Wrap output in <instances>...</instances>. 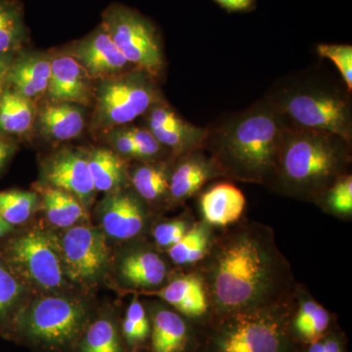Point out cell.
Wrapping results in <instances>:
<instances>
[{"label":"cell","mask_w":352,"mask_h":352,"mask_svg":"<svg viewBox=\"0 0 352 352\" xmlns=\"http://www.w3.org/2000/svg\"><path fill=\"white\" fill-rule=\"evenodd\" d=\"M206 258L201 279L212 315L273 307L293 298V272L270 226L236 227L210 245Z\"/></svg>","instance_id":"cell-1"},{"label":"cell","mask_w":352,"mask_h":352,"mask_svg":"<svg viewBox=\"0 0 352 352\" xmlns=\"http://www.w3.org/2000/svg\"><path fill=\"white\" fill-rule=\"evenodd\" d=\"M291 124L265 96L208 126L203 149L226 179L270 187Z\"/></svg>","instance_id":"cell-2"},{"label":"cell","mask_w":352,"mask_h":352,"mask_svg":"<svg viewBox=\"0 0 352 352\" xmlns=\"http://www.w3.org/2000/svg\"><path fill=\"white\" fill-rule=\"evenodd\" d=\"M351 147V143L330 132L289 127L270 188L281 195L318 203L333 183L349 173Z\"/></svg>","instance_id":"cell-3"},{"label":"cell","mask_w":352,"mask_h":352,"mask_svg":"<svg viewBox=\"0 0 352 352\" xmlns=\"http://www.w3.org/2000/svg\"><path fill=\"white\" fill-rule=\"evenodd\" d=\"M291 126L330 132L352 144L351 92L315 71L282 78L265 95Z\"/></svg>","instance_id":"cell-4"},{"label":"cell","mask_w":352,"mask_h":352,"mask_svg":"<svg viewBox=\"0 0 352 352\" xmlns=\"http://www.w3.org/2000/svg\"><path fill=\"white\" fill-rule=\"evenodd\" d=\"M291 300L273 307L210 315L197 327L194 352H298L289 333Z\"/></svg>","instance_id":"cell-5"},{"label":"cell","mask_w":352,"mask_h":352,"mask_svg":"<svg viewBox=\"0 0 352 352\" xmlns=\"http://www.w3.org/2000/svg\"><path fill=\"white\" fill-rule=\"evenodd\" d=\"M90 320L80 300L46 296L20 310L11 335L41 352H73Z\"/></svg>","instance_id":"cell-6"},{"label":"cell","mask_w":352,"mask_h":352,"mask_svg":"<svg viewBox=\"0 0 352 352\" xmlns=\"http://www.w3.org/2000/svg\"><path fill=\"white\" fill-rule=\"evenodd\" d=\"M159 80L143 69L133 68L99 80L94 89L91 126L108 132L129 126L164 100Z\"/></svg>","instance_id":"cell-7"},{"label":"cell","mask_w":352,"mask_h":352,"mask_svg":"<svg viewBox=\"0 0 352 352\" xmlns=\"http://www.w3.org/2000/svg\"><path fill=\"white\" fill-rule=\"evenodd\" d=\"M105 28L122 54L134 67L159 80L166 69L163 43L151 21L135 9L113 4L103 13Z\"/></svg>","instance_id":"cell-8"},{"label":"cell","mask_w":352,"mask_h":352,"mask_svg":"<svg viewBox=\"0 0 352 352\" xmlns=\"http://www.w3.org/2000/svg\"><path fill=\"white\" fill-rule=\"evenodd\" d=\"M9 258L20 274L38 288L55 289L64 285V268L59 249L50 236L30 231L11 241Z\"/></svg>","instance_id":"cell-9"},{"label":"cell","mask_w":352,"mask_h":352,"mask_svg":"<svg viewBox=\"0 0 352 352\" xmlns=\"http://www.w3.org/2000/svg\"><path fill=\"white\" fill-rule=\"evenodd\" d=\"M59 252L65 274L82 284L98 281L110 258L104 233L87 226L71 227L62 238Z\"/></svg>","instance_id":"cell-10"},{"label":"cell","mask_w":352,"mask_h":352,"mask_svg":"<svg viewBox=\"0 0 352 352\" xmlns=\"http://www.w3.org/2000/svg\"><path fill=\"white\" fill-rule=\"evenodd\" d=\"M143 117L144 126L175 159L203 149L208 126H198L185 120L166 100L153 106Z\"/></svg>","instance_id":"cell-11"},{"label":"cell","mask_w":352,"mask_h":352,"mask_svg":"<svg viewBox=\"0 0 352 352\" xmlns=\"http://www.w3.org/2000/svg\"><path fill=\"white\" fill-rule=\"evenodd\" d=\"M67 52L97 82L134 68L101 24L85 38L69 46Z\"/></svg>","instance_id":"cell-12"},{"label":"cell","mask_w":352,"mask_h":352,"mask_svg":"<svg viewBox=\"0 0 352 352\" xmlns=\"http://www.w3.org/2000/svg\"><path fill=\"white\" fill-rule=\"evenodd\" d=\"M43 177L48 186L75 196L83 206L89 205L95 193L88 168L87 153L80 149L60 150L46 161Z\"/></svg>","instance_id":"cell-13"},{"label":"cell","mask_w":352,"mask_h":352,"mask_svg":"<svg viewBox=\"0 0 352 352\" xmlns=\"http://www.w3.org/2000/svg\"><path fill=\"white\" fill-rule=\"evenodd\" d=\"M102 228L109 237L129 240L144 229L146 210L143 200L126 189L108 193L99 206Z\"/></svg>","instance_id":"cell-14"},{"label":"cell","mask_w":352,"mask_h":352,"mask_svg":"<svg viewBox=\"0 0 352 352\" xmlns=\"http://www.w3.org/2000/svg\"><path fill=\"white\" fill-rule=\"evenodd\" d=\"M94 82L67 51L51 56V75L46 92L48 100L87 106L94 101Z\"/></svg>","instance_id":"cell-15"},{"label":"cell","mask_w":352,"mask_h":352,"mask_svg":"<svg viewBox=\"0 0 352 352\" xmlns=\"http://www.w3.org/2000/svg\"><path fill=\"white\" fill-rule=\"evenodd\" d=\"M142 294L162 298L175 308L176 312L189 321L195 322L197 327L204 325L212 315L207 289L199 275L176 278L161 289L142 292Z\"/></svg>","instance_id":"cell-16"},{"label":"cell","mask_w":352,"mask_h":352,"mask_svg":"<svg viewBox=\"0 0 352 352\" xmlns=\"http://www.w3.org/2000/svg\"><path fill=\"white\" fill-rule=\"evenodd\" d=\"M223 178L217 164L204 149L194 150L176 157L171 168L170 198L183 201L204 188L208 182Z\"/></svg>","instance_id":"cell-17"},{"label":"cell","mask_w":352,"mask_h":352,"mask_svg":"<svg viewBox=\"0 0 352 352\" xmlns=\"http://www.w3.org/2000/svg\"><path fill=\"white\" fill-rule=\"evenodd\" d=\"M51 56L41 51L20 50L16 53L9 71L7 87L36 103L47 92Z\"/></svg>","instance_id":"cell-18"},{"label":"cell","mask_w":352,"mask_h":352,"mask_svg":"<svg viewBox=\"0 0 352 352\" xmlns=\"http://www.w3.org/2000/svg\"><path fill=\"white\" fill-rule=\"evenodd\" d=\"M188 319L166 307L153 310L150 349L151 352H194L197 329L190 325Z\"/></svg>","instance_id":"cell-19"},{"label":"cell","mask_w":352,"mask_h":352,"mask_svg":"<svg viewBox=\"0 0 352 352\" xmlns=\"http://www.w3.org/2000/svg\"><path fill=\"white\" fill-rule=\"evenodd\" d=\"M34 126L48 140H72L78 138L85 129V111L78 104L48 101L38 109Z\"/></svg>","instance_id":"cell-20"},{"label":"cell","mask_w":352,"mask_h":352,"mask_svg":"<svg viewBox=\"0 0 352 352\" xmlns=\"http://www.w3.org/2000/svg\"><path fill=\"white\" fill-rule=\"evenodd\" d=\"M245 197L230 182H220L201 194L199 205L204 219L214 226H227L235 223L244 212Z\"/></svg>","instance_id":"cell-21"},{"label":"cell","mask_w":352,"mask_h":352,"mask_svg":"<svg viewBox=\"0 0 352 352\" xmlns=\"http://www.w3.org/2000/svg\"><path fill=\"white\" fill-rule=\"evenodd\" d=\"M289 333L298 346L314 342L335 328L333 315L323 305L310 298L300 296L289 317Z\"/></svg>","instance_id":"cell-22"},{"label":"cell","mask_w":352,"mask_h":352,"mask_svg":"<svg viewBox=\"0 0 352 352\" xmlns=\"http://www.w3.org/2000/svg\"><path fill=\"white\" fill-rule=\"evenodd\" d=\"M36 102L6 87L0 95V134L8 138L24 136L36 124Z\"/></svg>","instance_id":"cell-23"},{"label":"cell","mask_w":352,"mask_h":352,"mask_svg":"<svg viewBox=\"0 0 352 352\" xmlns=\"http://www.w3.org/2000/svg\"><path fill=\"white\" fill-rule=\"evenodd\" d=\"M166 265L156 252H134L127 254L120 265V274L124 282L135 288L150 289L163 284Z\"/></svg>","instance_id":"cell-24"},{"label":"cell","mask_w":352,"mask_h":352,"mask_svg":"<svg viewBox=\"0 0 352 352\" xmlns=\"http://www.w3.org/2000/svg\"><path fill=\"white\" fill-rule=\"evenodd\" d=\"M88 168L96 191L112 193L122 189L127 179L124 160L107 148H95L87 153Z\"/></svg>","instance_id":"cell-25"},{"label":"cell","mask_w":352,"mask_h":352,"mask_svg":"<svg viewBox=\"0 0 352 352\" xmlns=\"http://www.w3.org/2000/svg\"><path fill=\"white\" fill-rule=\"evenodd\" d=\"M168 162H142L131 171L129 180L143 201L156 203L170 198L171 166Z\"/></svg>","instance_id":"cell-26"},{"label":"cell","mask_w":352,"mask_h":352,"mask_svg":"<svg viewBox=\"0 0 352 352\" xmlns=\"http://www.w3.org/2000/svg\"><path fill=\"white\" fill-rule=\"evenodd\" d=\"M126 347L116 321L111 317L101 316L90 320L73 352H124Z\"/></svg>","instance_id":"cell-27"},{"label":"cell","mask_w":352,"mask_h":352,"mask_svg":"<svg viewBox=\"0 0 352 352\" xmlns=\"http://www.w3.org/2000/svg\"><path fill=\"white\" fill-rule=\"evenodd\" d=\"M41 195L46 219L54 226L71 228L87 217L82 201L68 192L47 185Z\"/></svg>","instance_id":"cell-28"},{"label":"cell","mask_w":352,"mask_h":352,"mask_svg":"<svg viewBox=\"0 0 352 352\" xmlns=\"http://www.w3.org/2000/svg\"><path fill=\"white\" fill-rule=\"evenodd\" d=\"M28 38L24 10L18 0H0V55L22 50Z\"/></svg>","instance_id":"cell-29"},{"label":"cell","mask_w":352,"mask_h":352,"mask_svg":"<svg viewBox=\"0 0 352 352\" xmlns=\"http://www.w3.org/2000/svg\"><path fill=\"white\" fill-rule=\"evenodd\" d=\"M210 243V228L207 224L198 223L189 229L176 244L168 248V254L176 264L196 263L207 256Z\"/></svg>","instance_id":"cell-30"},{"label":"cell","mask_w":352,"mask_h":352,"mask_svg":"<svg viewBox=\"0 0 352 352\" xmlns=\"http://www.w3.org/2000/svg\"><path fill=\"white\" fill-rule=\"evenodd\" d=\"M120 331L126 346L131 351L140 349L149 342L151 322L138 296H134L129 303Z\"/></svg>","instance_id":"cell-31"},{"label":"cell","mask_w":352,"mask_h":352,"mask_svg":"<svg viewBox=\"0 0 352 352\" xmlns=\"http://www.w3.org/2000/svg\"><path fill=\"white\" fill-rule=\"evenodd\" d=\"M24 288L12 273L0 264V331L12 333L14 322L20 312Z\"/></svg>","instance_id":"cell-32"},{"label":"cell","mask_w":352,"mask_h":352,"mask_svg":"<svg viewBox=\"0 0 352 352\" xmlns=\"http://www.w3.org/2000/svg\"><path fill=\"white\" fill-rule=\"evenodd\" d=\"M38 194L23 190L0 192V217L11 226L24 223L36 210Z\"/></svg>","instance_id":"cell-33"},{"label":"cell","mask_w":352,"mask_h":352,"mask_svg":"<svg viewBox=\"0 0 352 352\" xmlns=\"http://www.w3.org/2000/svg\"><path fill=\"white\" fill-rule=\"evenodd\" d=\"M318 205L326 212L340 217H349L352 214L351 173L342 175L330 187L318 201Z\"/></svg>","instance_id":"cell-34"},{"label":"cell","mask_w":352,"mask_h":352,"mask_svg":"<svg viewBox=\"0 0 352 352\" xmlns=\"http://www.w3.org/2000/svg\"><path fill=\"white\" fill-rule=\"evenodd\" d=\"M319 56L335 65L342 82L352 94V46L351 44L320 43L317 45Z\"/></svg>","instance_id":"cell-35"},{"label":"cell","mask_w":352,"mask_h":352,"mask_svg":"<svg viewBox=\"0 0 352 352\" xmlns=\"http://www.w3.org/2000/svg\"><path fill=\"white\" fill-rule=\"evenodd\" d=\"M127 132L131 134L136 148H138V161L156 162L161 161L164 153H168L157 142V139L147 127L126 126ZM170 154V153H168Z\"/></svg>","instance_id":"cell-36"},{"label":"cell","mask_w":352,"mask_h":352,"mask_svg":"<svg viewBox=\"0 0 352 352\" xmlns=\"http://www.w3.org/2000/svg\"><path fill=\"white\" fill-rule=\"evenodd\" d=\"M298 352H349L346 338L335 327L320 339L300 346Z\"/></svg>","instance_id":"cell-37"},{"label":"cell","mask_w":352,"mask_h":352,"mask_svg":"<svg viewBox=\"0 0 352 352\" xmlns=\"http://www.w3.org/2000/svg\"><path fill=\"white\" fill-rule=\"evenodd\" d=\"M188 230V226L184 220H173L157 226L153 236L160 247L170 248L182 239Z\"/></svg>","instance_id":"cell-38"},{"label":"cell","mask_w":352,"mask_h":352,"mask_svg":"<svg viewBox=\"0 0 352 352\" xmlns=\"http://www.w3.org/2000/svg\"><path fill=\"white\" fill-rule=\"evenodd\" d=\"M107 133V139L113 152L122 157L138 160V148L131 134L127 132L126 126L117 127Z\"/></svg>","instance_id":"cell-39"},{"label":"cell","mask_w":352,"mask_h":352,"mask_svg":"<svg viewBox=\"0 0 352 352\" xmlns=\"http://www.w3.org/2000/svg\"><path fill=\"white\" fill-rule=\"evenodd\" d=\"M228 13H250L256 10L258 0H214Z\"/></svg>","instance_id":"cell-40"},{"label":"cell","mask_w":352,"mask_h":352,"mask_svg":"<svg viewBox=\"0 0 352 352\" xmlns=\"http://www.w3.org/2000/svg\"><path fill=\"white\" fill-rule=\"evenodd\" d=\"M16 148L17 145L12 138L0 134V171L3 170L9 160L12 157Z\"/></svg>","instance_id":"cell-41"},{"label":"cell","mask_w":352,"mask_h":352,"mask_svg":"<svg viewBox=\"0 0 352 352\" xmlns=\"http://www.w3.org/2000/svg\"><path fill=\"white\" fill-rule=\"evenodd\" d=\"M16 53L0 55V95L7 87V80H8L9 71L11 65L13 63Z\"/></svg>","instance_id":"cell-42"},{"label":"cell","mask_w":352,"mask_h":352,"mask_svg":"<svg viewBox=\"0 0 352 352\" xmlns=\"http://www.w3.org/2000/svg\"><path fill=\"white\" fill-rule=\"evenodd\" d=\"M12 227L13 226L9 224L8 222H6V220L0 217V238L3 237L6 234L10 232L13 229Z\"/></svg>","instance_id":"cell-43"},{"label":"cell","mask_w":352,"mask_h":352,"mask_svg":"<svg viewBox=\"0 0 352 352\" xmlns=\"http://www.w3.org/2000/svg\"><path fill=\"white\" fill-rule=\"evenodd\" d=\"M131 352H144V351H140V349H135V351H132Z\"/></svg>","instance_id":"cell-44"}]
</instances>
